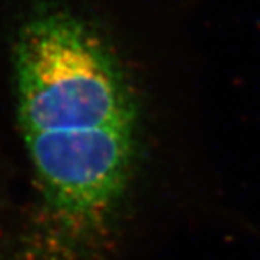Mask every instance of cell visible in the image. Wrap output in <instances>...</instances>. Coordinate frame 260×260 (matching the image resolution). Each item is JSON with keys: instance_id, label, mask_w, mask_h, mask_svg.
Here are the masks:
<instances>
[{"instance_id": "6da1fadb", "label": "cell", "mask_w": 260, "mask_h": 260, "mask_svg": "<svg viewBox=\"0 0 260 260\" xmlns=\"http://www.w3.org/2000/svg\"><path fill=\"white\" fill-rule=\"evenodd\" d=\"M14 82L36 209L8 260H113L138 146L122 64L83 17L46 7L17 31Z\"/></svg>"}]
</instances>
